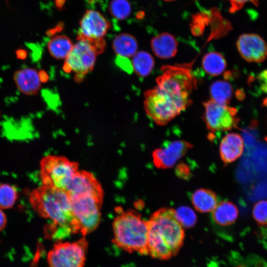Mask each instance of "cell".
Segmentation results:
<instances>
[{
	"label": "cell",
	"instance_id": "1",
	"mask_svg": "<svg viewBox=\"0 0 267 267\" xmlns=\"http://www.w3.org/2000/svg\"><path fill=\"white\" fill-rule=\"evenodd\" d=\"M161 69L157 85L144 93V108L155 124L164 126L192 103L197 79L190 63L164 65Z\"/></svg>",
	"mask_w": 267,
	"mask_h": 267
},
{
	"label": "cell",
	"instance_id": "2",
	"mask_svg": "<svg viewBox=\"0 0 267 267\" xmlns=\"http://www.w3.org/2000/svg\"><path fill=\"white\" fill-rule=\"evenodd\" d=\"M29 201L40 216L51 222L47 228L49 237L60 239L79 232L70 197L65 190L42 184L32 191Z\"/></svg>",
	"mask_w": 267,
	"mask_h": 267
},
{
	"label": "cell",
	"instance_id": "3",
	"mask_svg": "<svg viewBox=\"0 0 267 267\" xmlns=\"http://www.w3.org/2000/svg\"><path fill=\"white\" fill-rule=\"evenodd\" d=\"M147 222L148 255L160 260L175 256L185 237L184 228L177 220L175 210L161 208L151 216Z\"/></svg>",
	"mask_w": 267,
	"mask_h": 267
},
{
	"label": "cell",
	"instance_id": "4",
	"mask_svg": "<svg viewBox=\"0 0 267 267\" xmlns=\"http://www.w3.org/2000/svg\"><path fill=\"white\" fill-rule=\"evenodd\" d=\"M118 210L112 224L114 244L129 253L148 255L147 221L134 210Z\"/></svg>",
	"mask_w": 267,
	"mask_h": 267
},
{
	"label": "cell",
	"instance_id": "5",
	"mask_svg": "<svg viewBox=\"0 0 267 267\" xmlns=\"http://www.w3.org/2000/svg\"><path fill=\"white\" fill-rule=\"evenodd\" d=\"M40 165L43 184L63 190L79 170L78 163L63 156L46 155L41 160Z\"/></svg>",
	"mask_w": 267,
	"mask_h": 267
},
{
	"label": "cell",
	"instance_id": "6",
	"mask_svg": "<svg viewBox=\"0 0 267 267\" xmlns=\"http://www.w3.org/2000/svg\"><path fill=\"white\" fill-rule=\"evenodd\" d=\"M105 46L104 40L90 41L78 39L65 59L63 69L74 73L79 79L83 77L92 70L96 55L103 51Z\"/></svg>",
	"mask_w": 267,
	"mask_h": 267
},
{
	"label": "cell",
	"instance_id": "7",
	"mask_svg": "<svg viewBox=\"0 0 267 267\" xmlns=\"http://www.w3.org/2000/svg\"><path fill=\"white\" fill-rule=\"evenodd\" d=\"M79 233L83 236L95 229L101 218L103 199L89 195L69 196Z\"/></svg>",
	"mask_w": 267,
	"mask_h": 267
},
{
	"label": "cell",
	"instance_id": "8",
	"mask_svg": "<svg viewBox=\"0 0 267 267\" xmlns=\"http://www.w3.org/2000/svg\"><path fill=\"white\" fill-rule=\"evenodd\" d=\"M88 242L85 237L73 242H59L48 253L49 267H83Z\"/></svg>",
	"mask_w": 267,
	"mask_h": 267
},
{
	"label": "cell",
	"instance_id": "9",
	"mask_svg": "<svg viewBox=\"0 0 267 267\" xmlns=\"http://www.w3.org/2000/svg\"><path fill=\"white\" fill-rule=\"evenodd\" d=\"M203 120L208 130L213 134L237 128L240 119L237 109L210 99L203 103Z\"/></svg>",
	"mask_w": 267,
	"mask_h": 267
},
{
	"label": "cell",
	"instance_id": "10",
	"mask_svg": "<svg viewBox=\"0 0 267 267\" xmlns=\"http://www.w3.org/2000/svg\"><path fill=\"white\" fill-rule=\"evenodd\" d=\"M110 28L109 21L98 11L87 10L79 22L78 39L103 40Z\"/></svg>",
	"mask_w": 267,
	"mask_h": 267
},
{
	"label": "cell",
	"instance_id": "11",
	"mask_svg": "<svg viewBox=\"0 0 267 267\" xmlns=\"http://www.w3.org/2000/svg\"><path fill=\"white\" fill-rule=\"evenodd\" d=\"M236 44L241 57L248 62L261 63L267 57V43L258 34H243Z\"/></svg>",
	"mask_w": 267,
	"mask_h": 267
},
{
	"label": "cell",
	"instance_id": "12",
	"mask_svg": "<svg viewBox=\"0 0 267 267\" xmlns=\"http://www.w3.org/2000/svg\"><path fill=\"white\" fill-rule=\"evenodd\" d=\"M192 147L190 143L183 140L166 142L163 147L153 151L152 158L154 165L159 169L170 168Z\"/></svg>",
	"mask_w": 267,
	"mask_h": 267
},
{
	"label": "cell",
	"instance_id": "13",
	"mask_svg": "<svg viewBox=\"0 0 267 267\" xmlns=\"http://www.w3.org/2000/svg\"><path fill=\"white\" fill-rule=\"evenodd\" d=\"M65 190L69 196L89 195L103 199L101 185L91 172L79 170L67 185Z\"/></svg>",
	"mask_w": 267,
	"mask_h": 267
},
{
	"label": "cell",
	"instance_id": "14",
	"mask_svg": "<svg viewBox=\"0 0 267 267\" xmlns=\"http://www.w3.org/2000/svg\"><path fill=\"white\" fill-rule=\"evenodd\" d=\"M13 79L19 91L26 95L37 94L42 87L40 74L34 68L26 67L15 71Z\"/></svg>",
	"mask_w": 267,
	"mask_h": 267
},
{
	"label": "cell",
	"instance_id": "15",
	"mask_svg": "<svg viewBox=\"0 0 267 267\" xmlns=\"http://www.w3.org/2000/svg\"><path fill=\"white\" fill-rule=\"evenodd\" d=\"M244 141L242 136L236 133L227 134L222 139L219 146L220 156L225 164L233 162L242 155Z\"/></svg>",
	"mask_w": 267,
	"mask_h": 267
},
{
	"label": "cell",
	"instance_id": "16",
	"mask_svg": "<svg viewBox=\"0 0 267 267\" xmlns=\"http://www.w3.org/2000/svg\"><path fill=\"white\" fill-rule=\"evenodd\" d=\"M178 42L175 37L167 32H163L153 37L150 45L154 54L161 59L174 57L178 52Z\"/></svg>",
	"mask_w": 267,
	"mask_h": 267
},
{
	"label": "cell",
	"instance_id": "17",
	"mask_svg": "<svg viewBox=\"0 0 267 267\" xmlns=\"http://www.w3.org/2000/svg\"><path fill=\"white\" fill-rule=\"evenodd\" d=\"M212 217L217 224L225 226L233 223L237 219L238 210L235 204L228 201L219 202L212 211Z\"/></svg>",
	"mask_w": 267,
	"mask_h": 267
},
{
	"label": "cell",
	"instance_id": "18",
	"mask_svg": "<svg viewBox=\"0 0 267 267\" xmlns=\"http://www.w3.org/2000/svg\"><path fill=\"white\" fill-rule=\"evenodd\" d=\"M190 199L195 209L202 213L212 212L219 203L217 194L206 188H199L194 191Z\"/></svg>",
	"mask_w": 267,
	"mask_h": 267
},
{
	"label": "cell",
	"instance_id": "19",
	"mask_svg": "<svg viewBox=\"0 0 267 267\" xmlns=\"http://www.w3.org/2000/svg\"><path fill=\"white\" fill-rule=\"evenodd\" d=\"M112 46L118 56L129 58L137 52L138 43L133 35L128 33H122L114 38Z\"/></svg>",
	"mask_w": 267,
	"mask_h": 267
},
{
	"label": "cell",
	"instance_id": "20",
	"mask_svg": "<svg viewBox=\"0 0 267 267\" xmlns=\"http://www.w3.org/2000/svg\"><path fill=\"white\" fill-rule=\"evenodd\" d=\"M74 44L67 36L58 35L52 37L48 42L47 49L54 58L65 59L71 51Z\"/></svg>",
	"mask_w": 267,
	"mask_h": 267
},
{
	"label": "cell",
	"instance_id": "21",
	"mask_svg": "<svg viewBox=\"0 0 267 267\" xmlns=\"http://www.w3.org/2000/svg\"><path fill=\"white\" fill-rule=\"evenodd\" d=\"M202 67L208 75L215 77L221 75L226 67L223 55L217 51L207 53L202 58Z\"/></svg>",
	"mask_w": 267,
	"mask_h": 267
},
{
	"label": "cell",
	"instance_id": "22",
	"mask_svg": "<svg viewBox=\"0 0 267 267\" xmlns=\"http://www.w3.org/2000/svg\"><path fill=\"white\" fill-rule=\"evenodd\" d=\"M132 57L131 64L134 73L140 77L149 75L155 64L152 56L147 52L139 51Z\"/></svg>",
	"mask_w": 267,
	"mask_h": 267
},
{
	"label": "cell",
	"instance_id": "23",
	"mask_svg": "<svg viewBox=\"0 0 267 267\" xmlns=\"http://www.w3.org/2000/svg\"><path fill=\"white\" fill-rule=\"evenodd\" d=\"M211 99L221 104L228 105L233 95L231 85L223 80L214 82L210 88Z\"/></svg>",
	"mask_w": 267,
	"mask_h": 267
},
{
	"label": "cell",
	"instance_id": "24",
	"mask_svg": "<svg viewBox=\"0 0 267 267\" xmlns=\"http://www.w3.org/2000/svg\"><path fill=\"white\" fill-rule=\"evenodd\" d=\"M18 192L14 186L8 183L0 184V208L9 209L15 204Z\"/></svg>",
	"mask_w": 267,
	"mask_h": 267
},
{
	"label": "cell",
	"instance_id": "25",
	"mask_svg": "<svg viewBox=\"0 0 267 267\" xmlns=\"http://www.w3.org/2000/svg\"><path fill=\"white\" fill-rule=\"evenodd\" d=\"M111 15L119 20L127 18L131 13V5L128 0H112L109 5Z\"/></svg>",
	"mask_w": 267,
	"mask_h": 267
},
{
	"label": "cell",
	"instance_id": "26",
	"mask_svg": "<svg viewBox=\"0 0 267 267\" xmlns=\"http://www.w3.org/2000/svg\"><path fill=\"white\" fill-rule=\"evenodd\" d=\"M175 213L177 220L183 228H191L197 222L195 213L188 206H182L178 207L175 210Z\"/></svg>",
	"mask_w": 267,
	"mask_h": 267
},
{
	"label": "cell",
	"instance_id": "27",
	"mask_svg": "<svg viewBox=\"0 0 267 267\" xmlns=\"http://www.w3.org/2000/svg\"><path fill=\"white\" fill-rule=\"evenodd\" d=\"M252 214L259 225H267V200H261L256 203Z\"/></svg>",
	"mask_w": 267,
	"mask_h": 267
},
{
	"label": "cell",
	"instance_id": "28",
	"mask_svg": "<svg viewBox=\"0 0 267 267\" xmlns=\"http://www.w3.org/2000/svg\"><path fill=\"white\" fill-rule=\"evenodd\" d=\"M229 4V12L234 13L241 10L244 5L251 3L256 6H258L259 0H225Z\"/></svg>",
	"mask_w": 267,
	"mask_h": 267
},
{
	"label": "cell",
	"instance_id": "29",
	"mask_svg": "<svg viewBox=\"0 0 267 267\" xmlns=\"http://www.w3.org/2000/svg\"><path fill=\"white\" fill-rule=\"evenodd\" d=\"M257 79L260 84L257 91L267 94V70L261 71L257 76Z\"/></svg>",
	"mask_w": 267,
	"mask_h": 267
},
{
	"label": "cell",
	"instance_id": "30",
	"mask_svg": "<svg viewBox=\"0 0 267 267\" xmlns=\"http://www.w3.org/2000/svg\"><path fill=\"white\" fill-rule=\"evenodd\" d=\"M6 224V217L3 212L0 208V231H1Z\"/></svg>",
	"mask_w": 267,
	"mask_h": 267
},
{
	"label": "cell",
	"instance_id": "31",
	"mask_svg": "<svg viewBox=\"0 0 267 267\" xmlns=\"http://www.w3.org/2000/svg\"><path fill=\"white\" fill-rule=\"evenodd\" d=\"M235 95L237 98L239 100H243L245 97V94L242 89L237 90L235 92Z\"/></svg>",
	"mask_w": 267,
	"mask_h": 267
},
{
	"label": "cell",
	"instance_id": "32",
	"mask_svg": "<svg viewBox=\"0 0 267 267\" xmlns=\"http://www.w3.org/2000/svg\"><path fill=\"white\" fill-rule=\"evenodd\" d=\"M263 105L264 106H267V97L263 100Z\"/></svg>",
	"mask_w": 267,
	"mask_h": 267
},
{
	"label": "cell",
	"instance_id": "33",
	"mask_svg": "<svg viewBox=\"0 0 267 267\" xmlns=\"http://www.w3.org/2000/svg\"><path fill=\"white\" fill-rule=\"evenodd\" d=\"M165 0V1H174V0Z\"/></svg>",
	"mask_w": 267,
	"mask_h": 267
},
{
	"label": "cell",
	"instance_id": "34",
	"mask_svg": "<svg viewBox=\"0 0 267 267\" xmlns=\"http://www.w3.org/2000/svg\"><path fill=\"white\" fill-rule=\"evenodd\" d=\"M238 267H243V266H239Z\"/></svg>",
	"mask_w": 267,
	"mask_h": 267
}]
</instances>
